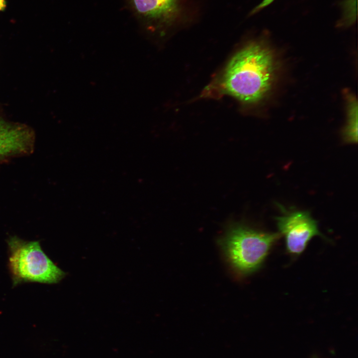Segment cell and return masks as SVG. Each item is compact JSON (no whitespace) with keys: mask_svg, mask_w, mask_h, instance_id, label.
I'll return each instance as SVG.
<instances>
[{"mask_svg":"<svg viewBox=\"0 0 358 358\" xmlns=\"http://www.w3.org/2000/svg\"><path fill=\"white\" fill-rule=\"evenodd\" d=\"M274 59L271 51L260 41H252L231 58L219 80L220 91L244 103L262 100L272 85Z\"/></svg>","mask_w":358,"mask_h":358,"instance_id":"1","label":"cell"},{"mask_svg":"<svg viewBox=\"0 0 358 358\" xmlns=\"http://www.w3.org/2000/svg\"><path fill=\"white\" fill-rule=\"evenodd\" d=\"M284 211L283 215L275 219L279 233L284 237L287 252L293 255H299L313 237L323 236L318 229L317 222L309 212Z\"/></svg>","mask_w":358,"mask_h":358,"instance_id":"5","label":"cell"},{"mask_svg":"<svg viewBox=\"0 0 358 358\" xmlns=\"http://www.w3.org/2000/svg\"><path fill=\"white\" fill-rule=\"evenodd\" d=\"M280 237L279 233L261 232L236 223L227 229L221 244L232 267L239 273L247 275L260 268Z\"/></svg>","mask_w":358,"mask_h":358,"instance_id":"2","label":"cell"},{"mask_svg":"<svg viewBox=\"0 0 358 358\" xmlns=\"http://www.w3.org/2000/svg\"><path fill=\"white\" fill-rule=\"evenodd\" d=\"M6 7L5 0H0V11H3Z\"/></svg>","mask_w":358,"mask_h":358,"instance_id":"9","label":"cell"},{"mask_svg":"<svg viewBox=\"0 0 358 358\" xmlns=\"http://www.w3.org/2000/svg\"><path fill=\"white\" fill-rule=\"evenodd\" d=\"M34 135L27 126L11 124L0 117V164L17 156L31 154Z\"/></svg>","mask_w":358,"mask_h":358,"instance_id":"6","label":"cell"},{"mask_svg":"<svg viewBox=\"0 0 358 358\" xmlns=\"http://www.w3.org/2000/svg\"><path fill=\"white\" fill-rule=\"evenodd\" d=\"M274 0H264L259 5H258L255 8H254L250 12L251 15L254 14L261 10L266 6H268L273 2Z\"/></svg>","mask_w":358,"mask_h":358,"instance_id":"8","label":"cell"},{"mask_svg":"<svg viewBox=\"0 0 358 358\" xmlns=\"http://www.w3.org/2000/svg\"><path fill=\"white\" fill-rule=\"evenodd\" d=\"M7 243L13 286L27 282L57 283L65 277V272L47 256L39 241H26L13 236Z\"/></svg>","mask_w":358,"mask_h":358,"instance_id":"3","label":"cell"},{"mask_svg":"<svg viewBox=\"0 0 358 358\" xmlns=\"http://www.w3.org/2000/svg\"><path fill=\"white\" fill-rule=\"evenodd\" d=\"M143 28L149 32L163 30L183 22L185 0H124Z\"/></svg>","mask_w":358,"mask_h":358,"instance_id":"4","label":"cell"},{"mask_svg":"<svg viewBox=\"0 0 358 358\" xmlns=\"http://www.w3.org/2000/svg\"><path fill=\"white\" fill-rule=\"evenodd\" d=\"M348 125L344 132L346 142L357 143L358 140V108L357 102H352L349 108Z\"/></svg>","mask_w":358,"mask_h":358,"instance_id":"7","label":"cell"}]
</instances>
